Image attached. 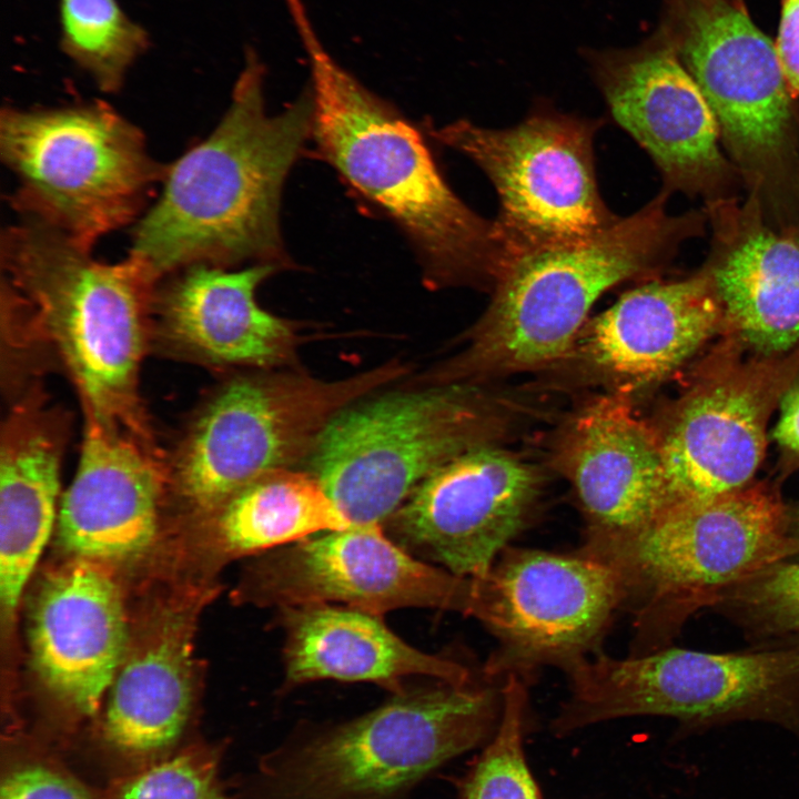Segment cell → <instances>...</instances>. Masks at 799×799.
<instances>
[{"instance_id":"1","label":"cell","mask_w":799,"mask_h":799,"mask_svg":"<svg viewBox=\"0 0 799 799\" xmlns=\"http://www.w3.org/2000/svg\"><path fill=\"white\" fill-rule=\"evenodd\" d=\"M264 67L251 48L213 132L165 168L158 199L135 222L130 254L161 281L194 264L285 262L279 209L286 175L313 131L311 89L266 112Z\"/></svg>"},{"instance_id":"2","label":"cell","mask_w":799,"mask_h":799,"mask_svg":"<svg viewBox=\"0 0 799 799\" xmlns=\"http://www.w3.org/2000/svg\"><path fill=\"white\" fill-rule=\"evenodd\" d=\"M289 11L310 59L320 151L407 234L428 285L492 293L512 267L493 220L452 191L418 131L326 52L304 3Z\"/></svg>"},{"instance_id":"3","label":"cell","mask_w":799,"mask_h":799,"mask_svg":"<svg viewBox=\"0 0 799 799\" xmlns=\"http://www.w3.org/2000/svg\"><path fill=\"white\" fill-rule=\"evenodd\" d=\"M0 247L2 280L70 377L84 415L159 445L139 385L159 283L149 266L131 254L101 262L27 214L2 231Z\"/></svg>"},{"instance_id":"4","label":"cell","mask_w":799,"mask_h":799,"mask_svg":"<svg viewBox=\"0 0 799 799\" xmlns=\"http://www.w3.org/2000/svg\"><path fill=\"white\" fill-rule=\"evenodd\" d=\"M669 194L663 190L588 241L519 261L490 293L462 352L427 383L478 385L559 367L603 294L654 279L685 240L700 233L699 214L667 212Z\"/></svg>"},{"instance_id":"5","label":"cell","mask_w":799,"mask_h":799,"mask_svg":"<svg viewBox=\"0 0 799 799\" xmlns=\"http://www.w3.org/2000/svg\"><path fill=\"white\" fill-rule=\"evenodd\" d=\"M583 548L611 564L634 616V649L664 648L687 617L761 569L799 556L790 514L765 486L666 507L625 539Z\"/></svg>"},{"instance_id":"6","label":"cell","mask_w":799,"mask_h":799,"mask_svg":"<svg viewBox=\"0 0 799 799\" xmlns=\"http://www.w3.org/2000/svg\"><path fill=\"white\" fill-rule=\"evenodd\" d=\"M502 684L403 691L380 708L276 755L266 799H392L453 758L488 744Z\"/></svg>"},{"instance_id":"7","label":"cell","mask_w":799,"mask_h":799,"mask_svg":"<svg viewBox=\"0 0 799 799\" xmlns=\"http://www.w3.org/2000/svg\"><path fill=\"white\" fill-rule=\"evenodd\" d=\"M0 156L18 181L16 211L89 249L142 216L166 168L142 131L101 101L3 108Z\"/></svg>"},{"instance_id":"8","label":"cell","mask_w":799,"mask_h":799,"mask_svg":"<svg viewBox=\"0 0 799 799\" xmlns=\"http://www.w3.org/2000/svg\"><path fill=\"white\" fill-rule=\"evenodd\" d=\"M403 374L404 366L391 363L337 381L286 373L229 380L165 453L168 497L210 514L264 475L310 456L336 413Z\"/></svg>"},{"instance_id":"9","label":"cell","mask_w":799,"mask_h":799,"mask_svg":"<svg viewBox=\"0 0 799 799\" xmlns=\"http://www.w3.org/2000/svg\"><path fill=\"white\" fill-rule=\"evenodd\" d=\"M429 385L358 400L321 432L311 473L351 524L383 525L433 472L506 431L478 385Z\"/></svg>"},{"instance_id":"10","label":"cell","mask_w":799,"mask_h":799,"mask_svg":"<svg viewBox=\"0 0 799 799\" xmlns=\"http://www.w3.org/2000/svg\"><path fill=\"white\" fill-rule=\"evenodd\" d=\"M565 672L570 694L552 725L559 735L665 716L692 729L761 720L799 738V641L734 653L664 647L623 659L598 651Z\"/></svg>"},{"instance_id":"11","label":"cell","mask_w":799,"mask_h":799,"mask_svg":"<svg viewBox=\"0 0 799 799\" xmlns=\"http://www.w3.org/2000/svg\"><path fill=\"white\" fill-rule=\"evenodd\" d=\"M600 125L540 101L514 127L461 119L431 133L493 184L499 202L495 232L513 269L526 257L588 241L620 218L598 189L594 139Z\"/></svg>"},{"instance_id":"12","label":"cell","mask_w":799,"mask_h":799,"mask_svg":"<svg viewBox=\"0 0 799 799\" xmlns=\"http://www.w3.org/2000/svg\"><path fill=\"white\" fill-rule=\"evenodd\" d=\"M477 583L474 618L497 646L484 679L524 681L545 666L564 671L598 653L624 593L616 568L586 550L506 547Z\"/></svg>"},{"instance_id":"13","label":"cell","mask_w":799,"mask_h":799,"mask_svg":"<svg viewBox=\"0 0 799 799\" xmlns=\"http://www.w3.org/2000/svg\"><path fill=\"white\" fill-rule=\"evenodd\" d=\"M245 596L277 608L337 601L378 616L418 607L474 617L477 583L416 558L382 524H352L265 553Z\"/></svg>"},{"instance_id":"14","label":"cell","mask_w":799,"mask_h":799,"mask_svg":"<svg viewBox=\"0 0 799 799\" xmlns=\"http://www.w3.org/2000/svg\"><path fill=\"white\" fill-rule=\"evenodd\" d=\"M540 479L515 453L497 443L479 445L426 477L383 527L416 558L481 578L524 528Z\"/></svg>"},{"instance_id":"15","label":"cell","mask_w":799,"mask_h":799,"mask_svg":"<svg viewBox=\"0 0 799 799\" xmlns=\"http://www.w3.org/2000/svg\"><path fill=\"white\" fill-rule=\"evenodd\" d=\"M664 30L744 166L763 170L787 143L791 91L776 45L732 0H670Z\"/></svg>"},{"instance_id":"16","label":"cell","mask_w":799,"mask_h":799,"mask_svg":"<svg viewBox=\"0 0 799 799\" xmlns=\"http://www.w3.org/2000/svg\"><path fill=\"white\" fill-rule=\"evenodd\" d=\"M581 55L614 120L650 156L664 190L711 188L725 174L716 117L659 27L638 44L584 48Z\"/></svg>"},{"instance_id":"17","label":"cell","mask_w":799,"mask_h":799,"mask_svg":"<svg viewBox=\"0 0 799 799\" xmlns=\"http://www.w3.org/2000/svg\"><path fill=\"white\" fill-rule=\"evenodd\" d=\"M552 463L573 487L587 545L630 537L669 505L657 431L629 395L606 392L575 409L559 428Z\"/></svg>"},{"instance_id":"18","label":"cell","mask_w":799,"mask_h":799,"mask_svg":"<svg viewBox=\"0 0 799 799\" xmlns=\"http://www.w3.org/2000/svg\"><path fill=\"white\" fill-rule=\"evenodd\" d=\"M725 316L710 272L639 282L588 318L560 365L629 395L663 381L712 335Z\"/></svg>"},{"instance_id":"19","label":"cell","mask_w":799,"mask_h":799,"mask_svg":"<svg viewBox=\"0 0 799 799\" xmlns=\"http://www.w3.org/2000/svg\"><path fill=\"white\" fill-rule=\"evenodd\" d=\"M166 498L164 451L84 415L78 468L59 505L58 542L73 557L105 564L135 557L153 542Z\"/></svg>"},{"instance_id":"20","label":"cell","mask_w":799,"mask_h":799,"mask_svg":"<svg viewBox=\"0 0 799 799\" xmlns=\"http://www.w3.org/2000/svg\"><path fill=\"white\" fill-rule=\"evenodd\" d=\"M276 267L194 264L166 275L154 293L151 350L214 368L284 362L296 336L286 321L255 300L257 286Z\"/></svg>"},{"instance_id":"21","label":"cell","mask_w":799,"mask_h":799,"mask_svg":"<svg viewBox=\"0 0 799 799\" xmlns=\"http://www.w3.org/2000/svg\"><path fill=\"white\" fill-rule=\"evenodd\" d=\"M29 644L50 692L75 715L93 716L129 646L123 599L105 563L73 557L48 573L31 610Z\"/></svg>"},{"instance_id":"22","label":"cell","mask_w":799,"mask_h":799,"mask_svg":"<svg viewBox=\"0 0 799 799\" xmlns=\"http://www.w3.org/2000/svg\"><path fill=\"white\" fill-rule=\"evenodd\" d=\"M69 413L38 382L11 397L0 438V599L11 615L57 524Z\"/></svg>"},{"instance_id":"23","label":"cell","mask_w":799,"mask_h":799,"mask_svg":"<svg viewBox=\"0 0 799 799\" xmlns=\"http://www.w3.org/2000/svg\"><path fill=\"white\" fill-rule=\"evenodd\" d=\"M766 417L763 394L737 375L707 382L681 400L656 429L669 505L748 486L765 453Z\"/></svg>"},{"instance_id":"24","label":"cell","mask_w":799,"mask_h":799,"mask_svg":"<svg viewBox=\"0 0 799 799\" xmlns=\"http://www.w3.org/2000/svg\"><path fill=\"white\" fill-rule=\"evenodd\" d=\"M277 621L285 633L290 687L321 679L368 681L396 695L404 691L402 681L409 676L453 685L473 682L467 667L408 645L378 615L317 603L281 607Z\"/></svg>"},{"instance_id":"25","label":"cell","mask_w":799,"mask_h":799,"mask_svg":"<svg viewBox=\"0 0 799 799\" xmlns=\"http://www.w3.org/2000/svg\"><path fill=\"white\" fill-rule=\"evenodd\" d=\"M189 619L165 614L125 656L102 721L109 752L131 769L165 757L182 736L193 704Z\"/></svg>"},{"instance_id":"26","label":"cell","mask_w":799,"mask_h":799,"mask_svg":"<svg viewBox=\"0 0 799 799\" xmlns=\"http://www.w3.org/2000/svg\"><path fill=\"white\" fill-rule=\"evenodd\" d=\"M710 274L725 316L749 345L771 354L799 341V244L751 227Z\"/></svg>"},{"instance_id":"27","label":"cell","mask_w":799,"mask_h":799,"mask_svg":"<svg viewBox=\"0 0 799 799\" xmlns=\"http://www.w3.org/2000/svg\"><path fill=\"white\" fill-rule=\"evenodd\" d=\"M226 557L269 553L352 524L312 473L279 469L264 475L204 516Z\"/></svg>"},{"instance_id":"28","label":"cell","mask_w":799,"mask_h":799,"mask_svg":"<svg viewBox=\"0 0 799 799\" xmlns=\"http://www.w3.org/2000/svg\"><path fill=\"white\" fill-rule=\"evenodd\" d=\"M62 51L107 93L119 91L149 47L145 30L117 0H59Z\"/></svg>"},{"instance_id":"29","label":"cell","mask_w":799,"mask_h":799,"mask_svg":"<svg viewBox=\"0 0 799 799\" xmlns=\"http://www.w3.org/2000/svg\"><path fill=\"white\" fill-rule=\"evenodd\" d=\"M502 689L499 726L465 776L458 799H540L523 747L526 682L509 676Z\"/></svg>"},{"instance_id":"30","label":"cell","mask_w":799,"mask_h":799,"mask_svg":"<svg viewBox=\"0 0 799 799\" xmlns=\"http://www.w3.org/2000/svg\"><path fill=\"white\" fill-rule=\"evenodd\" d=\"M714 607L762 645L799 641V562L767 566L722 593Z\"/></svg>"},{"instance_id":"31","label":"cell","mask_w":799,"mask_h":799,"mask_svg":"<svg viewBox=\"0 0 799 799\" xmlns=\"http://www.w3.org/2000/svg\"><path fill=\"white\" fill-rule=\"evenodd\" d=\"M220 755L191 747L118 778L107 799H230L219 776Z\"/></svg>"},{"instance_id":"32","label":"cell","mask_w":799,"mask_h":799,"mask_svg":"<svg viewBox=\"0 0 799 799\" xmlns=\"http://www.w3.org/2000/svg\"><path fill=\"white\" fill-rule=\"evenodd\" d=\"M0 799H107L48 755H14L1 778Z\"/></svg>"},{"instance_id":"33","label":"cell","mask_w":799,"mask_h":799,"mask_svg":"<svg viewBox=\"0 0 799 799\" xmlns=\"http://www.w3.org/2000/svg\"><path fill=\"white\" fill-rule=\"evenodd\" d=\"M775 45L791 94L799 95V0H781Z\"/></svg>"},{"instance_id":"34","label":"cell","mask_w":799,"mask_h":799,"mask_svg":"<svg viewBox=\"0 0 799 799\" xmlns=\"http://www.w3.org/2000/svg\"><path fill=\"white\" fill-rule=\"evenodd\" d=\"M773 438L785 451L799 455V378L783 393Z\"/></svg>"},{"instance_id":"35","label":"cell","mask_w":799,"mask_h":799,"mask_svg":"<svg viewBox=\"0 0 799 799\" xmlns=\"http://www.w3.org/2000/svg\"><path fill=\"white\" fill-rule=\"evenodd\" d=\"M790 530L792 536L799 540V507L793 515H790Z\"/></svg>"}]
</instances>
